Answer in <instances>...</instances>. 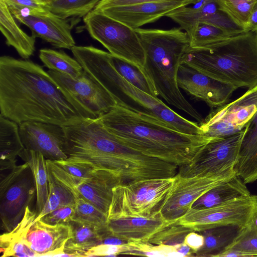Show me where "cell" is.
<instances>
[{
    "mask_svg": "<svg viewBox=\"0 0 257 257\" xmlns=\"http://www.w3.org/2000/svg\"><path fill=\"white\" fill-rule=\"evenodd\" d=\"M0 110L19 124L38 121L66 126L84 118L41 66L7 55L0 57Z\"/></svg>",
    "mask_w": 257,
    "mask_h": 257,
    "instance_id": "cell-1",
    "label": "cell"
},
{
    "mask_svg": "<svg viewBox=\"0 0 257 257\" xmlns=\"http://www.w3.org/2000/svg\"><path fill=\"white\" fill-rule=\"evenodd\" d=\"M68 160L118 174L124 182L162 176L165 162L141 153L119 141L98 118L64 126Z\"/></svg>",
    "mask_w": 257,
    "mask_h": 257,
    "instance_id": "cell-2",
    "label": "cell"
},
{
    "mask_svg": "<svg viewBox=\"0 0 257 257\" xmlns=\"http://www.w3.org/2000/svg\"><path fill=\"white\" fill-rule=\"evenodd\" d=\"M97 118L125 145L179 168L192 163L212 139L180 132L118 105Z\"/></svg>",
    "mask_w": 257,
    "mask_h": 257,
    "instance_id": "cell-3",
    "label": "cell"
},
{
    "mask_svg": "<svg viewBox=\"0 0 257 257\" xmlns=\"http://www.w3.org/2000/svg\"><path fill=\"white\" fill-rule=\"evenodd\" d=\"M83 70L103 86L117 105L189 135H203L199 125L180 115L158 97L126 81L114 68L111 54L92 46H75L71 50Z\"/></svg>",
    "mask_w": 257,
    "mask_h": 257,
    "instance_id": "cell-4",
    "label": "cell"
},
{
    "mask_svg": "<svg viewBox=\"0 0 257 257\" xmlns=\"http://www.w3.org/2000/svg\"><path fill=\"white\" fill-rule=\"evenodd\" d=\"M146 54L144 69L159 96L169 105L182 110L199 123L202 115L184 96L177 82L183 55L189 47V38L181 28L169 30L137 28Z\"/></svg>",
    "mask_w": 257,
    "mask_h": 257,
    "instance_id": "cell-5",
    "label": "cell"
},
{
    "mask_svg": "<svg viewBox=\"0 0 257 257\" xmlns=\"http://www.w3.org/2000/svg\"><path fill=\"white\" fill-rule=\"evenodd\" d=\"M181 64L236 88L257 85V35L243 33L207 49L189 47Z\"/></svg>",
    "mask_w": 257,
    "mask_h": 257,
    "instance_id": "cell-6",
    "label": "cell"
},
{
    "mask_svg": "<svg viewBox=\"0 0 257 257\" xmlns=\"http://www.w3.org/2000/svg\"><path fill=\"white\" fill-rule=\"evenodd\" d=\"M175 176L133 181L115 186L112 189L108 217L152 215L158 211Z\"/></svg>",
    "mask_w": 257,
    "mask_h": 257,
    "instance_id": "cell-7",
    "label": "cell"
},
{
    "mask_svg": "<svg viewBox=\"0 0 257 257\" xmlns=\"http://www.w3.org/2000/svg\"><path fill=\"white\" fill-rule=\"evenodd\" d=\"M83 22L90 36L112 55L144 69L145 52L135 29L93 10L83 17Z\"/></svg>",
    "mask_w": 257,
    "mask_h": 257,
    "instance_id": "cell-8",
    "label": "cell"
},
{
    "mask_svg": "<svg viewBox=\"0 0 257 257\" xmlns=\"http://www.w3.org/2000/svg\"><path fill=\"white\" fill-rule=\"evenodd\" d=\"M0 183V215L2 227L12 231L22 219L30 207L36 190L28 164L16 165L9 170Z\"/></svg>",
    "mask_w": 257,
    "mask_h": 257,
    "instance_id": "cell-9",
    "label": "cell"
},
{
    "mask_svg": "<svg viewBox=\"0 0 257 257\" xmlns=\"http://www.w3.org/2000/svg\"><path fill=\"white\" fill-rule=\"evenodd\" d=\"M256 214L257 195L251 194L209 208H191L178 223L196 232L229 225L242 228L251 223Z\"/></svg>",
    "mask_w": 257,
    "mask_h": 257,
    "instance_id": "cell-10",
    "label": "cell"
},
{
    "mask_svg": "<svg viewBox=\"0 0 257 257\" xmlns=\"http://www.w3.org/2000/svg\"><path fill=\"white\" fill-rule=\"evenodd\" d=\"M244 133V129L233 135L212 138L192 163L179 168L177 174L183 177L235 175L234 168Z\"/></svg>",
    "mask_w": 257,
    "mask_h": 257,
    "instance_id": "cell-11",
    "label": "cell"
},
{
    "mask_svg": "<svg viewBox=\"0 0 257 257\" xmlns=\"http://www.w3.org/2000/svg\"><path fill=\"white\" fill-rule=\"evenodd\" d=\"M48 72L84 118H96L117 105L112 95L84 70L76 78L53 70Z\"/></svg>",
    "mask_w": 257,
    "mask_h": 257,
    "instance_id": "cell-12",
    "label": "cell"
},
{
    "mask_svg": "<svg viewBox=\"0 0 257 257\" xmlns=\"http://www.w3.org/2000/svg\"><path fill=\"white\" fill-rule=\"evenodd\" d=\"M37 214L30 207L18 224L11 231L29 246L38 256H58L65 253V244L71 237L69 223L50 224L41 219L34 221Z\"/></svg>",
    "mask_w": 257,
    "mask_h": 257,
    "instance_id": "cell-13",
    "label": "cell"
},
{
    "mask_svg": "<svg viewBox=\"0 0 257 257\" xmlns=\"http://www.w3.org/2000/svg\"><path fill=\"white\" fill-rule=\"evenodd\" d=\"M257 111V85L231 102L214 108L199 123L203 135L215 138L244 129Z\"/></svg>",
    "mask_w": 257,
    "mask_h": 257,
    "instance_id": "cell-14",
    "label": "cell"
},
{
    "mask_svg": "<svg viewBox=\"0 0 257 257\" xmlns=\"http://www.w3.org/2000/svg\"><path fill=\"white\" fill-rule=\"evenodd\" d=\"M46 162L47 168L54 177L68 188L75 198L81 197L89 201L108 217L112 189L124 183L118 174L103 171L91 177H78L68 173L53 160L46 159Z\"/></svg>",
    "mask_w": 257,
    "mask_h": 257,
    "instance_id": "cell-15",
    "label": "cell"
},
{
    "mask_svg": "<svg viewBox=\"0 0 257 257\" xmlns=\"http://www.w3.org/2000/svg\"><path fill=\"white\" fill-rule=\"evenodd\" d=\"M233 176L183 177L177 174L172 187L162 201L158 211L166 220L173 223L177 222L199 197Z\"/></svg>",
    "mask_w": 257,
    "mask_h": 257,
    "instance_id": "cell-16",
    "label": "cell"
},
{
    "mask_svg": "<svg viewBox=\"0 0 257 257\" xmlns=\"http://www.w3.org/2000/svg\"><path fill=\"white\" fill-rule=\"evenodd\" d=\"M8 8L16 20L28 27L35 37L56 48L71 50L75 46L72 25L68 19L61 18L47 9L34 12L26 8Z\"/></svg>",
    "mask_w": 257,
    "mask_h": 257,
    "instance_id": "cell-17",
    "label": "cell"
},
{
    "mask_svg": "<svg viewBox=\"0 0 257 257\" xmlns=\"http://www.w3.org/2000/svg\"><path fill=\"white\" fill-rule=\"evenodd\" d=\"M19 125L25 148L42 153L46 159H66V134L64 126L43 122L26 121Z\"/></svg>",
    "mask_w": 257,
    "mask_h": 257,
    "instance_id": "cell-18",
    "label": "cell"
},
{
    "mask_svg": "<svg viewBox=\"0 0 257 257\" xmlns=\"http://www.w3.org/2000/svg\"><path fill=\"white\" fill-rule=\"evenodd\" d=\"M177 82L180 88L213 108L227 103L237 89L183 64L178 68Z\"/></svg>",
    "mask_w": 257,
    "mask_h": 257,
    "instance_id": "cell-19",
    "label": "cell"
},
{
    "mask_svg": "<svg viewBox=\"0 0 257 257\" xmlns=\"http://www.w3.org/2000/svg\"><path fill=\"white\" fill-rule=\"evenodd\" d=\"M196 0H170L116 6L95 11L136 29L154 22ZM94 11V10H93Z\"/></svg>",
    "mask_w": 257,
    "mask_h": 257,
    "instance_id": "cell-20",
    "label": "cell"
},
{
    "mask_svg": "<svg viewBox=\"0 0 257 257\" xmlns=\"http://www.w3.org/2000/svg\"><path fill=\"white\" fill-rule=\"evenodd\" d=\"M172 223L157 211L149 216L108 217L106 228L111 235L127 242L148 241L155 234Z\"/></svg>",
    "mask_w": 257,
    "mask_h": 257,
    "instance_id": "cell-21",
    "label": "cell"
},
{
    "mask_svg": "<svg viewBox=\"0 0 257 257\" xmlns=\"http://www.w3.org/2000/svg\"><path fill=\"white\" fill-rule=\"evenodd\" d=\"M234 169L245 184L257 180V111L244 128Z\"/></svg>",
    "mask_w": 257,
    "mask_h": 257,
    "instance_id": "cell-22",
    "label": "cell"
},
{
    "mask_svg": "<svg viewBox=\"0 0 257 257\" xmlns=\"http://www.w3.org/2000/svg\"><path fill=\"white\" fill-rule=\"evenodd\" d=\"M4 0H0V30L8 46L13 47L23 59H28L35 51L36 37L25 32L17 23Z\"/></svg>",
    "mask_w": 257,
    "mask_h": 257,
    "instance_id": "cell-23",
    "label": "cell"
},
{
    "mask_svg": "<svg viewBox=\"0 0 257 257\" xmlns=\"http://www.w3.org/2000/svg\"><path fill=\"white\" fill-rule=\"evenodd\" d=\"M244 32L237 27L209 22H198L188 34L189 47L196 49H209Z\"/></svg>",
    "mask_w": 257,
    "mask_h": 257,
    "instance_id": "cell-24",
    "label": "cell"
},
{
    "mask_svg": "<svg viewBox=\"0 0 257 257\" xmlns=\"http://www.w3.org/2000/svg\"><path fill=\"white\" fill-rule=\"evenodd\" d=\"M250 195L245 183L235 175L204 194L193 203L191 208H209Z\"/></svg>",
    "mask_w": 257,
    "mask_h": 257,
    "instance_id": "cell-25",
    "label": "cell"
},
{
    "mask_svg": "<svg viewBox=\"0 0 257 257\" xmlns=\"http://www.w3.org/2000/svg\"><path fill=\"white\" fill-rule=\"evenodd\" d=\"M24 149L19 124L0 115L1 172L16 166L17 156Z\"/></svg>",
    "mask_w": 257,
    "mask_h": 257,
    "instance_id": "cell-26",
    "label": "cell"
},
{
    "mask_svg": "<svg viewBox=\"0 0 257 257\" xmlns=\"http://www.w3.org/2000/svg\"><path fill=\"white\" fill-rule=\"evenodd\" d=\"M218 12L216 0H196L174 10L166 17L178 24L188 34L196 23L210 20Z\"/></svg>",
    "mask_w": 257,
    "mask_h": 257,
    "instance_id": "cell-27",
    "label": "cell"
},
{
    "mask_svg": "<svg viewBox=\"0 0 257 257\" xmlns=\"http://www.w3.org/2000/svg\"><path fill=\"white\" fill-rule=\"evenodd\" d=\"M19 157L28 164L33 175L36 190L35 212L38 215L43 210L49 195L46 159L42 153L26 148L22 151Z\"/></svg>",
    "mask_w": 257,
    "mask_h": 257,
    "instance_id": "cell-28",
    "label": "cell"
},
{
    "mask_svg": "<svg viewBox=\"0 0 257 257\" xmlns=\"http://www.w3.org/2000/svg\"><path fill=\"white\" fill-rule=\"evenodd\" d=\"M241 229L237 225H229L198 232L204 237V244L195 256H218L232 243Z\"/></svg>",
    "mask_w": 257,
    "mask_h": 257,
    "instance_id": "cell-29",
    "label": "cell"
},
{
    "mask_svg": "<svg viewBox=\"0 0 257 257\" xmlns=\"http://www.w3.org/2000/svg\"><path fill=\"white\" fill-rule=\"evenodd\" d=\"M69 223L72 234L65 244V252L72 256H83L85 252L101 243L100 231L95 226L76 220Z\"/></svg>",
    "mask_w": 257,
    "mask_h": 257,
    "instance_id": "cell-30",
    "label": "cell"
},
{
    "mask_svg": "<svg viewBox=\"0 0 257 257\" xmlns=\"http://www.w3.org/2000/svg\"><path fill=\"white\" fill-rule=\"evenodd\" d=\"M39 58L45 67L74 78L79 77L83 69L75 58L62 51L43 48L39 50Z\"/></svg>",
    "mask_w": 257,
    "mask_h": 257,
    "instance_id": "cell-31",
    "label": "cell"
},
{
    "mask_svg": "<svg viewBox=\"0 0 257 257\" xmlns=\"http://www.w3.org/2000/svg\"><path fill=\"white\" fill-rule=\"evenodd\" d=\"M113 66L119 74L131 84L154 97L158 92L144 69L111 55Z\"/></svg>",
    "mask_w": 257,
    "mask_h": 257,
    "instance_id": "cell-32",
    "label": "cell"
},
{
    "mask_svg": "<svg viewBox=\"0 0 257 257\" xmlns=\"http://www.w3.org/2000/svg\"><path fill=\"white\" fill-rule=\"evenodd\" d=\"M48 169L49 195L42 211L36 215L34 221L40 219L57 208L69 204H75V197L66 186L59 182Z\"/></svg>",
    "mask_w": 257,
    "mask_h": 257,
    "instance_id": "cell-33",
    "label": "cell"
},
{
    "mask_svg": "<svg viewBox=\"0 0 257 257\" xmlns=\"http://www.w3.org/2000/svg\"><path fill=\"white\" fill-rule=\"evenodd\" d=\"M101 0H54L46 6L56 15L68 19L84 17L92 11Z\"/></svg>",
    "mask_w": 257,
    "mask_h": 257,
    "instance_id": "cell-34",
    "label": "cell"
},
{
    "mask_svg": "<svg viewBox=\"0 0 257 257\" xmlns=\"http://www.w3.org/2000/svg\"><path fill=\"white\" fill-rule=\"evenodd\" d=\"M256 0H216L217 9L237 27L243 30Z\"/></svg>",
    "mask_w": 257,
    "mask_h": 257,
    "instance_id": "cell-35",
    "label": "cell"
},
{
    "mask_svg": "<svg viewBox=\"0 0 257 257\" xmlns=\"http://www.w3.org/2000/svg\"><path fill=\"white\" fill-rule=\"evenodd\" d=\"M73 220L95 226L100 231L107 228V215L92 203L81 197L75 198V215Z\"/></svg>",
    "mask_w": 257,
    "mask_h": 257,
    "instance_id": "cell-36",
    "label": "cell"
},
{
    "mask_svg": "<svg viewBox=\"0 0 257 257\" xmlns=\"http://www.w3.org/2000/svg\"><path fill=\"white\" fill-rule=\"evenodd\" d=\"M192 231L191 229L179 224L177 221L162 229L155 234L148 242L154 245L172 246L178 251L179 247L184 243L186 236Z\"/></svg>",
    "mask_w": 257,
    "mask_h": 257,
    "instance_id": "cell-37",
    "label": "cell"
},
{
    "mask_svg": "<svg viewBox=\"0 0 257 257\" xmlns=\"http://www.w3.org/2000/svg\"><path fill=\"white\" fill-rule=\"evenodd\" d=\"M0 252L2 257L38 256L35 252L12 231L1 235Z\"/></svg>",
    "mask_w": 257,
    "mask_h": 257,
    "instance_id": "cell-38",
    "label": "cell"
},
{
    "mask_svg": "<svg viewBox=\"0 0 257 257\" xmlns=\"http://www.w3.org/2000/svg\"><path fill=\"white\" fill-rule=\"evenodd\" d=\"M227 249L251 253L257 257V228L248 224L241 228L234 241Z\"/></svg>",
    "mask_w": 257,
    "mask_h": 257,
    "instance_id": "cell-39",
    "label": "cell"
},
{
    "mask_svg": "<svg viewBox=\"0 0 257 257\" xmlns=\"http://www.w3.org/2000/svg\"><path fill=\"white\" fill-rule=\"evenodd\" d=\"M75 215V204L60 207L46 214L40 219L50 224H68L73 220Z\"/></svg>",
    "mask_w": 257,
    "mask_h": 257,
    "instance_id": "cell-40",
    "label": "cell"
},
{
    "mask_svg": "<svg viewBox=\"0 0 257 257\" xmlns=\"http://www.w3.org/2000/svg\"><path fill=\"white\" fill-rule=\"evenodd\" d=\"M54 161L68 173L78 177H91L103 171L94 170L90 167L71 162L67 159Z\"/></svg>",
    "mask_w": 257,
    "mask_h": 257,
    "instance_id": "cell-41",
    "label": "cell"
},
{
    "mask_svg": "<svg viewBox=\"0 0 257 257\" xmlns=\"http://www.w3.org/2000/svg\"><path fill=\"white\" fill-rule=\"evenodd\" d=\"M127 243L119 245L99 244L85 252L83 256H115L124 254L127 249Z\"/></svg>",
    "mask_w": 257,
    "mask_h": 257,
    "instance_id": "cell-42",
    "label": "cell"
},
{
    "mask_svg": "<svg viewBox=\"0 0 257 257\" xmlns=\"http://www.w3.org/2000/svg\"><path fill=\"white\" fill-rule=\"evenodd\" d=\"M9 8H26L36 12L46 10L40 0H4Z\"/></svg>",
    "mask_w": 257,
    "mask_h": 257,
    "instance_id": "cell-43",
    "label": "cell"
},
{
    "mask_svg": "<svg viewBox=\"0 0 257 257\" xmlns=\"http://www.w3.org/2000/svg\"><path fill=\"white\" fill-rule=\"evenodd\" d=\"M166 1L170 0H101L93 10L98 11L107 8L138 3L156 2Z\"/></svg>",
    "mask_w": 257,
    "mask_h": 257,
    "instance_id": "cell-44",
    "label": "cell"
},
{
    "mask_svg": "<svg viewBox=\"0 0 257 257\" xmlns=\"http://www.w3.org/2000/svg\"><path fill=\"white\" fill-rule=\"evenodd\" d=\"M184 242L190 247L195 256V253L204 244V237L199 232L192 231L186 236Z\"/></svg>",
    "mask_w": 257,
    "mask_h": 257,
    "instance_id": "cell-45",
    "label": "cell"
},
{
    "mask_svg": "<svg viewBox=\"0 0 257 257\" xmlns=\"http://www.w3.org/2000/svg\"><path fill=\"white\" fill-rule=\"evenodd\" d=\"M243 30L246 32L255 33L257 31V0L252 9L248 22Z\"/></svg>",
    "mask_w": 257,
    "mask_h": 257,
    "instance_id": "cell-46",
    "label": "cell"
},
{
    "mask_svg": "<svg viewBox=\"0 0 257 257\" xmlns=\"http://www.w3.org/2000/svg\"><path fill=\"white\" fill-rule=\"evenodd\" d=\"M249 224L255 228H257V214L254 217L253 220Z\"/></svg>",
    "mask_w": 257,
    "mask_h": 257,
    "instance_id": "cell-47",
    "label": "cell"
},
{
    "mask_svg": "<svg viewBox=\"0 0 257 257\" xmlns=\"http://www.w3.org/2000/svg\"><path fill=\"white\" fill-rule=\"evenodd\" d=\"M43 4H44L45 6L51 3L54 0H40Z\"/></svg>",
    "mask_w": 257,
    "mask_h": 257,
    "instance_id": "cell-48",
    "label": "cell"
},
{
    "mask_svg": "<svg viewBox=\"0 0 257 257\" xmlns=\"http://www.w3.org/2000/svg\"><path fill=\"white\" fill-rule=\"evenodd\" d=\"M255 33V34H256V35H257V31H256Z\"/></svg>",
    "mask_w": 257,
    "mask_h": 257,
    "instance_id": "cell-49",
    "label": "cell"
}]
</instances>
